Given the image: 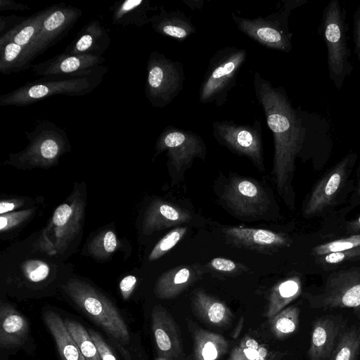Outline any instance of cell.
I'll return each instance as SVG.
<instances>
[{"label": "cell", "instance_id": "30bf717a", "mask_svg": "<svg viewBox=\"0 0 360 360\" xmlns=\"http://www.w3.org/2000/svg\"><path fill=\"white\" fill-rule=\"evenodd\" d=\"M262 128L259 120L252 124L233 121H214L212 134L217 141L233 153L249 158L257 169L264 170Z\"/></svg>", "mask_w": 360, "mask_h": 360}, {"label": "cell", "instance_id": "7dc6e473", "mask_svg": "<svg viewBox=\"0 0 360 360\" xmlns=\"http://www.w3.org/2000/svg\"><path fill=\"white\" fill-rule=\"evenodd\" d=\"M24 200L22 199H6L1 200L0 202V214H7L12 212L15 209L23 205Z\"/></svg>", "mask_w": 360, "mask_h": 360}, {"label": "cell", "instance_id": "ffe728a7", "mask_svg": "<svg viewBox=\"0 0 360 360\" xmlns=\"http://www.w3.org/2000/svg\"><path fill=\"white\" fill-rule=\"evenodd\" d=\"M30 335L27 319L7 302L0 305V347L13 349L22 346Z\"/></svg>", "mask_w": 360, "mask_h": 360}, {"label": "cell", "instance_id": "f35d334b", "mask_svg": "<svg viewBox=\"0 0 360 360\" xmlns=\"http://www.w3.org/2000/svg\"><path fill=\"white\" fill-rule=\"evenodd\" d=\"M22 271L27 281L31 283H39L49 276V265L39 259H29L22 266Z\"/></svg>", "mask_w": 360, "mask_h": 360}, {"label": "cell", "instance_id": "5b68a950", "mask_svg": "<svg viewBox=\"0 0 360 360\" xmlns=\"http://www.w3.org/2000/svg\"><path fill=\"white\" fill-rule=\"evenodd\" d=\"M28 145L21 151L11 153L8 163L20 168H48L70 150L68 134L55 123L46 120H37L30 131H25Z\"/></svg>", "mask_w": 360, "mask_h": 360}, {"label": "cell", "instance_id": "8992f818", "mask_svg": "<svg viewBox=\"0 0 360 360\" xmlns=\"http://www.w3.org/2000/svg\"><path fill=\"white\" fill-rule=\"evenodd\" d=\"M307 2V0H286L278 9L264 17L248 18L231 13L239 31L260 45L273 50L288 53L292 49V33L288 19L292 11Z\"/></svg>", "mask_w": 360, "mask_h": 360}, {"label": "cell", "instance_id": "cb8c5ba5", "mask_svg": "<svg viewBox=\"0 0 360 360\" xmlns=\"http://www.w3.org/2000/svg\"><path fill=\"white\" fill-rule=\"evenodd\" d=\"M188 327L193 342L194 360H219L226 354L229 342L224 337L204 330L191 321Z\"/></svg>", "mask_w": 360, "mask_h": 360}, {"label": "cell", "instance_id": "d6a6232c", "mask_svg": "<svg viewBox=\"0 0 360 360\" xmlns=\"http://www.w3.org/2000/svg\"><path fill=\"white\" fill-rule=\"evenodd\" d=\"M24 47L9 42L0 47V72L4 75L18 73L30 68Z\"/></svg>", "mask_w": 360, "mask_h": 360}, {"label": "cell", "instance_id": "f907efd6", "mask_svg": "<svg viewBox=\"0 0 360 360\" xmlns=\"http://www.w3.org/2000/svg\"><path fill=\"white\" fill-rule=\"evenodd\" d=\"M349 228L354 231H360V216L354 221L350 223Z\"/></svg>", "mask_w": 360, "mask_h": 360}, {"label": "cell", "instance_id": "83f0119b", "mask_svg": "<svg viewBox=\"0 0 360 360\" xmlns=\"http://www.w3.org/2000/svg\"><path fill=\"white\" fill-rule=\"evenodd\" d=\"M44 321L52 335L62 360H85L65 321L53 311H46Z\"/></svg>", "mask_w": 360, "mask_h": 360}, {"label": "cell", "instance_id": "44dd1931", "mask_svg": "<svg viewBox=\"0 0 360 360\" xmlns=\"http://www.w3.org/2000/svg\"><path fill=\"white\" fill-rule=\"evenodd\" d=\"M110 43L108 32L98 20H92L80 30L64 52L72 55L102 57Z\"/></svg>", "mask_w": 360, "mask_h": 360}, {"label": "cell", "instance_id": "4fadbf2b", "mask_svg": "<svg viewBox=\"0 0 360 360\" xmlns=\"http://www.w3.org/2000/svg\"><path fill=\"white\" fill-rule=\"evenodd\" d=\"M82 15L78 8L63 3L56 4L34 41L24 49L27 64L31 66L32 60L66 36Z\"/></svg>", "mask_w": 360, "mask_h": 360}, {"label": "cell", "instance_id": "277c9868", "mask_svg": "<svg viewBox=\"0 0 360 360\" xmlns=\"http://www.w3.org/2000/svg\"><path fill=\"white\" fill-rule=\"evenodd\" d=\"M346 14L339 0H330L323 11L319 28L326 47L329 77L338 90L353 71Z\"/></svg>", "mask_w": 360, "mask_h": 360}, {"label": "cell", "instance_id": "3957f363", "mask_svg": "<svg viewBox=\"0 0 360 360\" xmlns=\"http://www.w3.org/2000/svg\"><path fill=\"white\" fill-rule=\"evenodd\" d=\"M107 71L108 67L101 65L95 72L86 75L43 77L1 95L0 105L26 106L57 95L84 96L92 92L101 84Z\"/></svg>", "mask_w": 360, "mask_h": 360}, {"label": "cell", "instance_id": "c3c4849f", "mask_svg": "<svg viewBox=\"0 0 360 360\" xmlns=\"http://www.w3.org/2000/svg\"><path fill=\"white\" fill-rule=\"evenodd\" d=\"M30 9L28 5L18 3L13 0H0V11H25Z\"/></svg>", "mask_w": 360, "mask_h": 360}, {"label": "cell", "instance_id": "4316f807", "mask_svg": "<svg viewBox=\"0 0 360 360\" xmlns=\"http://www.w3.org/2000/svg\"><path fill=\"white\" fill-rule=\"evenodd\" d=\"M199 272L190 266H178L162 274L158 279L154 292L162 300L174 298L194 283Z\"/></svg>", "mask_w": 360, "mask_h": 360}, {"label": "cell", "instance_id": "60d3db41", "mask_svg": "<svg viewBox=\"0 0 360 360\" xmlns=\"http://www.w3.org/2000/svg\"><path fill=\"white\" fill-rule=\"evenodd\" d=\"M88 331L97 347L101 360H117L112 349L98 332L91 328Z\"/></svg>", "mask_w": 360, "mask_h": 360}, {"label": "cell", "instance_id": "6da1fadb", "mask_svg": "<svg viewBox=\"0 0 360 360\" xmlns=\"http://www.w3.org/2000/svg\"><path fill=\"white\" fill-rule=\"evenodd\" d=\"M256 98L272 131L274 144L273 174L277 190L284 195L288 191L295 160L311 132L309 114L294 108L283 86H275L259 72L253 76Z\"/></svg>", "mask_w": 360, "mask_h": 360}, {"label": "cell", "instance_id": "603a6c76", "mask_svg": "<svg viewBox=\"0 0 360 360\" xmlns=\"http://www.w3.org/2000/svg\"><path fill=\"white\" fill-rule=\"evenodd\" d=\"M150 23L155 32L179 41L196 33V27L181 11H167L163 6L158 13L150 17Z\"/></svg>", "mask_w": 360, "mask_h": 360}, {"label": "cell", "instance_id": "2e32d148", "mask_svg": "<svg viewBox=\"0 0 360 360\" xmlns=\"http://www.w3.org/2000/svg\"><path fill=\"white\" fill-rule=\"evenodd\" d=\"M104 61L103 57L63 52L32 67L37 76L86 75L95 72Z\"/></svg>", "mask_w": 360, "mask_h": 360}, {"label": "cell", "instance_id": "7bdbcfd3", "mask_svg": "<svg viewBox=\"0 0 360 360\" xmlns=\"http://www.w3.org/2000/svg\"><path fill=\"white\" fill-rule=\"evenodd\" d=\"M352 34L354 52L360 65V2L354 14Z\"/></svg>", "mask_w": 360, "mask_h": 360}, {"label": "cell", "instance_id": "db71d44e", "mask_svg": "<svg viewBox=\"0 0 360 360\" xmlns=\"http://www.w3.org/2000/svg\"><path fill=\"white\" fill-rule=\"evenodd\" d=\"M359 191H360V182H359Z\"/></svg>", "mask_w": 360, "mask_h": 360}, {"label": "cell", "instance_id": "ac0fdd59", "mask_svg": "<svg viewBox=\"0 0 360 360\" xmlns=\"http://www.w3.org/2000/svg\"><path fill=\"white\" fill-rule=\"evenodd\" d=\"M352 158V155L345 157L317 184L307 204L305 216L319 213L331 203L344 181L347 166Z\"/></svg>", "mask_w": 360, "mask_h": 360}, {"label": "cell", "instance_id": "f1b7e54d", "mask_svg": "<svg viewBox=\"0 0 360 360\" xmlns=\"http://www.w3.org/2000/svg\"><path fill=\"white\" fill-rule=\"evenodd\" d=\"M56 5L49 6L26 18L18 25L0 37V47L13 42L26 49L39 34L44 21Z\"/></svg>", "mask_w": 360, "mask_h": 360}, {"label": "cell", "instance_id": "d590c367", "mask_svg": "<svg viewBox=\"0 0 360 360\" xmlns=\"http://www.w3.org/2000/svg\"><path fill=\"white\" fill-rule=\"evenodd\" d=\"M118 246L117 238L110 229L98 233L88 245V251L96 258L105 259L112 255Z\"/></svg>", "mask_w": 360, "mask_h": 360}, {"label": "cell", "instance_id": "d6986e66", "mask_svg": "<svg viewBox=\"0 0 360 360\" xmlns=\"http://www.w3.org/2000/svg\"><path fill=\"white\" fill-rule=\"evenodd\" d=\"M192 219L190 212L162 200H153L147 207L143 219V232L150 234L181 224Z\"/></svg>", "mask_w": 360, "mask_h": 360}, {"label": "cell", "instance_id": "f5cc1de1", "mask_svg": "<svg viewBox=\"0 0 360 360\" xmlns=\"http://www.w3.org/2000/svg\"><path fill=\"white\" fill-rule=\"evenodd\" d=\"M155 360H166V359H161V358H158L155 359Z\"/></svg>", "mask_w": 360, "mask_h": 360}, {"label": "cell", "instance_id": "681fc988", "mask_svg": "<svg viewBox=\"0 0 360 360\" xmlns=\"http://www.w3.org/2000/svg\"><path fill=\"white\" fill-rule=\"evenodd\" d=\"M183 2L192 11L201 9L204 5L202 0H183Z\"/></svg>", "mask_w": 360, "mask_h": 360}, {"label": "cell", "instance_id": "836d02e7", "mask_svg": "<svg viewBox=\"0 0 360 360\" xmlns=\"http://www.w3.org/2000/svg\"><path fill=\"white\" fill-rule=\"evenodd\" d=\"M64 321L85 360H101L97 347L85 327L75 320Z\"/></svg>", "mask_w": 360, "mask_h": 360}, {"label": "cell", "instance_id": "8d00e7d4", "mask_svg": "<svg viewBox=\"0 0 360 360\" xmlns=\"http://www.w3.org/2000/svg\"><path fill=\"white\" fill-rule=\"evenodd\" d=\"M186 231V227H176L167 233L152 249L148 255V260H156L166 254L179 243Z\"/></svg>", "mask_w": 360, "mask_h": 360}, {"label": "cell", "instance_id": "b9f144b4", "mask_svg": "<svg viewBox=\"0 0 360 360\" xmlns=\"http://www.w3.org/2000/svg\"><path fill=\"white\" fill-rule=\"evenodd\" d=\"M327 264H338L360 256V247L345 251L335 252L323 255Z\"/></svg>", "mask_w": 360, "mask_h": 360}, {"label": "cell", "instance_id": "52a82bcc", "mask_svg": "<svg viewBox=\"0 0 360 360\" xmlns=\"http://www.w3.org/2000/svg\"><path fill=\"white\" fill-rule=\"evenodd\" d=\"M248 56L245 49L224 46L210 58L199 88V101L221 107L236 86L237 76Z\"/></svg>", "mask_w": 360, "mask_h": 360}, {"label": "cell", "instance_id": "7402d4cb", "mask_svg": "<svg viewBox=\"0 0 360 360\" xmlns=\"http://www.w3.org/2000/svg\"><path fill=\"white\" fill-rule=\"evenodd\" d=\"M224 232L233 243L251 249L269 250L290 245L287 237L270 230L231 226Z\"/></svg>", "mask_w": 360, "mask_h": 360}, {"label": "cell", "instance_id": "e575fe53", "mask_svg": "<svg viewBox=\"0 0 360 360\" xmlns=\"http://www.w3.org/2000/svg\"><path fill=\"white\" fill-rule=\"evenodd\" d=\"M359 350L358 329L353 327L342 331L330 360H357Z\"/></svg>", "mask_w": 360, "mask_h": 360}, {"label": "cell", "instance_id": "484cf974", "mask_svg": "<svg viewBox=\"0 0 360 360\" xmlns=\"http://www.w3.org/2000/svg\"><path fill=\"white\" fill-rule=\"evenodd\" d=\"M157 9L149 0H125L115 1L110 8L113 25L141 27L150 23L148 13Z\"/></svg>", "mask_w": 360, "mask_h": 360}, {"label": "cell", "instance_id": "ba28073f", "mask_svg": "<svg viewBox=\"0 0 360 360\" xmlns=\"http://www.w3.org/2000/svg\"><path fill=\"white\" fill-rule=\"evenodd\" d=\"M145 95L154 108H163L181 91L185 81L183 64L157 51H152L147 64Z\"/></svg>", "mask_w": 360, "mask_h": 360}, {"label": "cell", "instance_id": "f6af8a7d", "mask_svg": "<svg viewBox=\"0 0 360 360\" xmlns=\"http://www.w3.org/2000/svg\"><path fill=\"white\" fill-rule=\"evenodd\" d=\"M136 278L132 275H128L121 280L119 288L123 300H127L129 298L136 286Z\"/></svg>", "mask_w": 360, "mask_h": 360}, {"label": "cell", "instance_id": "9c48e42d", "mask_svg": "<svg viewBox=\"0 0 360 360\" xmlns=\"http://www.w3.org/2000/svg\"><path fill=\"white\" fill-rule=\"evenodd\" d=\"M84 209V200L79 194H72L53 212L41 233L38 247L51 255L63 254L82 226Z\"/></svg>", "mask_w": 360, "mask_h": 360}, {"label": "cell", "instance_id": "ee69618b", "mask_svg": "<svg viewBox=\"0 0 360 360\" xmlns=\"http://www.w3.org/2000/svg\"><path fill=\"white\" fill-rule=\"evenodd\" d=\"M210 265L212 269L223 272H233L237 269V264L233 261L222 257L212 259Z\"/></svg>", "mask_w": 360, "mask_h": 360}, {"label": "cell", "instance_id": "f546056e", "mask_svg": "<svg viewBox=\"0 0 360 360\" xmlns=\"http://www.w3.org/2000/svg\"><path fill=\"white\" fill-rule=\"evenodd\" d=\"M302 291L299 277L292 276L277 283L271 290L265 316L270 319L295 300Z\"/></svg>", "mask_w": 360, "mask_h": 360}, {"label": "cell", "instance_id": "1f68e13d", "mask_svg": "<svg viewBox=\"0 0 360 360\" xmlns=\"http://www.w3.org/2000/svg\"><path fill=\"white\" fill-rule=\"evenodd\" d=\"M300 323V309L287 307L269 319L270 329L278 339H283L294 333Z\"/></svg>", "mask_w": 360, "mask_h": 360}, {"label": "cell", "instance_id": "e0dca14e", "mask_svg": "<svg viewBox=\"0 0 360 360\" xmlns=\"http://www.w3.org/2000/svg\"><path fill=\"white\" fill-rule=\"evenodd\" d=\"M343 331V321L328 315L316 319L312 325L309 360H330L338 339Z\"/></svg>", "mask_w": 360, "mask_h": 360}, {"label": "cell", "instance_id": "7c38bea8", "mask_svg": "<svg viewBox=\"0 0 360 360\" xmlns=\"http://www.w3.org/2000/svg\"><path fill=\"white\" fill-rule=\"evenodd\" d=\"M306 298L314 309L360 310V270L351 269L330 274L320 293L307 295Z\"/></svg>", "mask_w": 360, "mask_h": 360}, {"label": "cell", "instance_id": "8fae6325", "mask_svg": "<svg viewBox=\"0 0 360 360\" xmlns=\"http://www.w3.org/2000/svg\"><path fill=\"white\" fill-rule=\"evenodd\" d=\"M155 155L167 151L168 164L176 173H183L195 158L204 160L206 146L202 137L191 130L169 125L159 135L155 143Z\"/></svg>", "mask_w": 360, "mask_h": 360}, {"label": "cell", "instance_id": "5bb4252c", "mask_svg": "<svg viewBox=\"0 0 360 360\" xmlns=\"http://www.w3.org/2000/svg\"><path fill=\"white\" fill-rule=\"evenodd\" d=\"M222 198L235 213L248 217L263 215L270 204L262 185L252 179L243 176H234L229 180Z\"/></svg>", "mask_w": 360, "mask_h": 360}, {"label": "cell", "instance_id": "816d5d0a", "mask_svg": "<svg viewBox=\"0 0 360 360\" xmlns=\"http://www.w3.org/2000/svg\"><path fill=\"white\" fill-rule=\"evenodd\" d=\"M358 338H359V343H360V328H359V329H358Z\"/></svg>", "mask_w": 360, "mask_h": 360}, {"label": "cell", "instance_id": "bcb514c9", "mask_svg": "<svg viewBox=\"0 0 360 360\" xmlns=\"http://www.w3.org/2000/svg\"><path fill=\"white\" fill-rule=\"evenodd\" d=\"M26 18L22 16L11 15L0 16V33L1 35L11 30Z\"/></svg>", "mask_w": 360, "mask_h": 360}, {"label": "cell", "instance_id": "d4e9b609", "mask_svg": "<svg viewBox=\"0 0 360 360\" xmlns=\"http://www.w3.org/2000/svg\"><path fill=\"white\" fill-rule=\"evenodd\" d=\"M191 304L194 314L210 325L224 326L233 317L226 304L200 289L193 292Z\"/></svg>", "mask_w": 360, "mask_h": 360}, {"label": "cell", "instance_id": "7a4b0ae2", "mask_svg": "<svg viewBox=\"0 0 360 360\" xmlns=\"http://www.w3.org/2000/svg\"><path fill=\"white\" fill-rule=\"evenodd\" d=\"M64 289L75 305L108 334L126 360H131L124 348L130 343V332L116 306L96 288L82 281L71 280Z\"/></svg>", "mask_w": 360, "mask_h": 360}, {"label": "cell", "instance_id": "ab89813d", "mask_svg": "<svg viewBox=\"0 0 360 360\" xmlns=\"http://www.w3.org/2000/svg\"><path fill=\"white\" fill-rule=\"evenodd\" d=\"M35 212V209H27L12 212L0 216V231L1 233L11 231L26 221Z\"/></svg>", "mask_w": 360, "mask_h": 360}, {"label": "cell", "instance_id": "4dcf8cb0", "mask_svg": "<svg viewBox=\"0 0 360 360\" xmlns=\"http://www.w3.org/2000/svg\"><path fill=\"white\" fill-rule=\"evenodd\" d=\"M283 353L271 349L250 335L244 337L231 351L228 360H281Z\"/></svg>", "mask_w": 360, "mask_h": 360}, {"label": "cell", "instance_id": "74e56055", "mask_svg": "<svg viewBox=\"0 0 360 360\" xmlns=\"http://www.w3.org/2000/svg\"><path fill=\"white\" fill-rule=\"evenodd\" d=\"M358 247H360V234L319 245L313 249V252L316 255L323 256L331 252L345 251Z\"/></svg>", "mask_w": 360, "mask_h": 360}, {"label": "cell", "instance_id": "9a60e30c", "mask_svg": "<svg viewBox=\"0 0 360 360\" xmlns=\"http://www.w3.org/2000/svg\"><path fill=\"white\" fill-rule=\"evenodd\" d=\"M151 329L158 358L184 360L178 326L170 313L161 305H155L152 309Z\"/></svg>", "mask_w": 360, "mask_h": 360}]
</instances>
